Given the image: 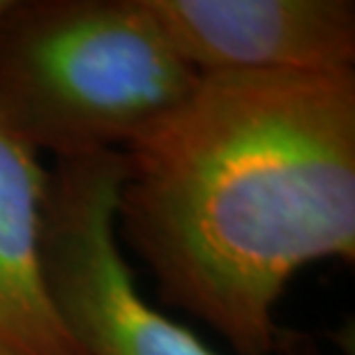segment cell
<instances>
[{
    "label": "cell",
    "instance_id": "8992f818",
    "mask_svg": "<svg viewBox=\"0 0 355 355\" xmlns=\"http://www.w3.org/2000/svg\"><path fill=\"white\" fill-rule=\"evenodd\" d=\"M10 3H12V0H0V17L5 14V10L10 7Z\"/></svg>",
    "mask_w": 355,
    "mask_h": 355
},
{
    "label": "cell",
    "instance_id": "277c9868",
    "mask_svg": "<svg viewBox=\"0 0 355 355\" xmlns=\"http://www.w3.org/2000/svg\"><path fill=\"white\" fill-rule=\"evenodd\" d=\"M196 76L353 69L351 0H141Z\"/></svg>",
    "mask_w": 355,
    "mask_h": 355
},
{
    "label": "cell",
    "instance_id": "5b68a950",
    "mask_svg": "<svg viewBox=\"0 0 355 355\" xmlns=\"http://www.w3.org/2000/svg\"><path fill=\"white\" fill-rule=\"evenodd\" d=\"M46 184L37 150L0 123V355H83L44 275Z\"/></svg>",
    "mask_w": 355,
    "mask_h": 355
},
{
    "label": "cell",
    "instance_id": "7a4b0ae2",
    "mask_svg": "<svg viewBox=\"0 0 355 355\" xmlns=\"http://www.w3.org/2000/svg\"><path fill=\"white\" fill-rule=\"evenodd\" d=\"M196 79L141 0H14L0 17V123L58 162L125 153Z\"/></svg>",
    "mask_w": 355,
    "mask_h": 355
},
{
    "label": "cell",
    "instance_id": "6da1fadb",
    "mask_svg": "<svg viewBox=\"0 0 355 355\" xmlns=\"http://www.w3.org/2000/svg\"><path fill=\"white\" fill-rule=\"evenodd\" d=\"M116 231L159 297L238 355H279L297 270L355 257V72L198 76L123 153Z\"/></svg>",
    "mask_w": 355,
    "mask_h": 355
},
{
    "label": "cell",
    "instance_id": "3957f363",
    "mask_svg": "<svg viewBox=\"0 0 355 355\" xmlns=\"http://www.w3.org/2000/svg\"><path fill=\"white\" fill-rule=\"evenodd\" d=\"M123 153L60 159L42 208V259L53 304L83 355H217L139 295L118 245ZM279 355H321L293 335Z\"/></svg>",
    "mask_w": 355,
    "mask_h": 355
}]
</instances>
